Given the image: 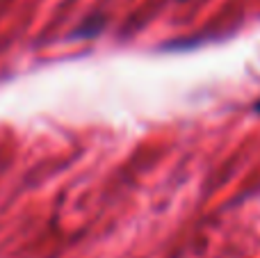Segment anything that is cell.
Wrapping results in <instances>:
<instances>
[{"mask_svg":"<svg viewBox=\"0 0 260 258\" xmlns=\"http://www.w3.org/2000/svg\"><path fill=\"white\" fill-rule=\"evenodd\" d=\"M253 110H256V112H258V114H260V99H258V101H256V105H253Z\"/></svg>","mask_w":260,"mask_h":258,"instance_id":"6da1fadb","label":"cell"}]
</instances>
